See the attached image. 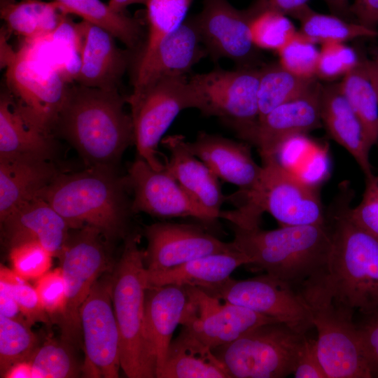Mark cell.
Wrapping results in <instances>:
<instances>
[{
	"label": "cell",
	"mask_w": 378,
	"mask_h": 378,
	"mask_svg": "<svg viewBox=\"0 0 378 378\" xmlns=\"http://www.w3.org/2000/svg\"><path fill=\"white\" fill-rule=\"evenodd\" d=\"M125 102L118 89L69 85L54 129L74 147L87 168L115 172L124 152L134 144Z\"/></svg>",
	"instance_id": "6da1fadb"
},
{
	"label": "cell",
	"mask_w": 378,
	"mask_h": 378,
	"mask_svg": "<svg viewBox=\"0 0 378 378\" xmlns=\"http://www.w3.org/2000/svg\"><path fill=\"white\" fill-rule=\"evenodd\" d=\"M354 196L343 181L326 209L331 250L325 278L337 301L361 314L378 306V237L351 218Z\"/></svg>",
	"instance_id": "7a4b0ae2"
},
{
	"label": "cell",
	"mask_w": 378,
	"mask_h": 378,
	"mask_svg": "<svg viewBox=\"0 0 378 378\" xmlns=\"http://www.w3.org/2000/svg\"><path fill=\"white\" fill-rule=\"evenodd\" d=\"M237 250L250 260L251 270L283 280L296 289L327 271L330 235L324 224L281 226L264 230L259 225H232Z\"/></svg>",
	"instance_id": "3957f363"
},
{
	"label": "cell",
	"mask_w": 378,
	"mask_h": 378,
	"mask_svg": "<svg viewBox=\"0 0 378 378\" xmlns=\"http://www.w3.org/2000/svg\"><path fill=\"white\" fill-rule=\"evenodd\" d=\"M126 178L115 172L87 168L58 174L38 195L67 222L71 230L90 226L107 241L125 239L132 202Z\"/></svg>",
	"instance_id": "277c9868"
},
{
	"label": "cell",
	"mask_w": 378,
	"mask_h": 378,
	"mask_svg": "<svg viewBox=\"0 0 378 378\" xmlns=\"http://www.w3.org/2000/svg\"><path fill=\"white\" fill-rule=\"evenodd\" d=\"M257 185L248 192L230 195L244 200L237 209L226 211L231 223L244 227L259 225L263 212L269 213L281 226L324 224L326 209L317 188L300 178L278 158L262 163Z\"/></svg>",
	"instance_id": "5b68a950"
},
{
	"label": "cell",
	"mask_w": 378,
	"mask_h": 378,
	"mask_svg": "<svg viewBox=\"0 0 378 378\" xmlns=\"http://www.w3.org/2000/svg\"><path fill=\"white\" fill-rule=\"evenodd\" d=\"M324 272L297 288L310 310L319 359L328 378H372L357 330L355 312L337 301Z\"/></svg>",
	"instance_id": "8992f818"
},
{
	"label": "cell",
	"mask_w": 378,
	"mask_h": 378,
	"mask_svg": "<svg viewBox=\"0 0 378 378\" xmlns=\"http://www.w3.org/2000/svg\"><path fill=\"white\" fill-rule=\"evenodd\" d=\"M120 258L111 274V298L120 348V367L130 378H153L144 345V307L148 288L144 251L140 234L130 232L124 239Z\"/></svg>",
	"instance_id": "52a82bcc"
},
{
	"label": "cell",
	"mask_w": 378,
	"mask_h": 378,
	"mask_svg": "<svg viewBox=\"0 0 378 378\" xmlns=\"http://www.w3.org/2000/svg\"><path fill=\"white\" fill-rule=\"evenodd\" d=\"M259 80L258 69H215L192 76L188 85L197 109L206 116L217 117L253 146L259 122Z\"/></svg>",
	"instance_id": "ba28073f"
},
{
	"label": "cell",
	"mask_w": 378,
	"mask_h": 378,
	"mask_svg": "<svg viewBox=\"0 0 378 378\" xmlns=\"http://www.w3.org/2000/svg\"><path fill=\"white\" fill-rule=\"evenodd\" d=\"M307 334L272 321L213 349L231 378H283L293 374Z\"/></svg>",
	"instance_id": "9c48e42d"
},
{
	"label": "cell",
	"mask_w": 378,
	"mask_h": 378,
	"mask_svg": "<svg viewBox=\"0 0 378 378\" xmlns=\"http://www.w3.org/2000/svg\"><path fill=\"white\" fill-rule=\"evenodd\" d=\"M131 108L137 156L155 170L165 164L158 157V145L173 121L185 109L196 108L186 76L160 78L127 97Z\"/></svg>",
	"instance_id": "30bf717a"
},
{
	"label": "cell",
	"mask_w": 378,
	"mask_h": 378,
	"mask_svg": "<svg viewBox=\"0 0 378 378\" xmlns=\"http://www.w3.org/2000/svg\"><path fill=\"white\" fill-rule=\"evenodd\" d=\"M69 233L59 258L66 284V304L59 319L61 338L73 346L82 336L80 312L96 281L109 269L104 238L90 226Z\"/></svg>",
	"instance_id": "8fae6325"
},
{
	"label": "cell",
	"mask_w": 378,
	"mask_h": 378,
	"mask_svg": "<svg viewBox=\"0 0 378 378\" xmlns=\"http://www.w3.org/2000/svg\"><path fill=\"white\" fill-rule=\"evenodd\" d=\"M203 290L284 323L300 333L307 334L314 328L310 310L298 290L270 274L244 280L230 277L221 284Z\"/></svg>",
	"instance_id": "7c38bea8"
},
{
	"label": "cell",
	"mask_w": 378,
	"mask_h": 378,
	"mask_svg": "<svg viewBox=\"0 0 378 378\" xmlns=\"http://www.w3.org/2000/svg\"><path fill=\"white\" fill-rule=\"evenodd\" d=\"M10 93L22 115L40 130L50 134L63 106L68 86L57 71L20 48L7 66Z\"/></svg>",
	"instance_id": "4fadbf2b"
},
{
	"label": "cell",
	"mask_w": 378,
	"mask_h": 378,
	"mask_svg": "<svg viewBox=\"0 0 378 378\" xmlns=\"http://www.w3.org/2000/svg\"><path fill=\"white\" fill-rule=\"evenodd\" d=\"M86 377L117 378L120 367V334L111 298V274L101 276L80 312Z\"/></svg>",
	"instance_id": "5bb4252c"
},
{
	"label": "cell",
	"mask_w": 378,
	"mask_h": 378,
	"mask_svg": "<svg viewBox=\"0 0 378 378\" xmlns=\"http://www.w3.org/2000/svg\"><path fill=\"white\" fill-rule=\"evenodd\" d=\"M185 288L188 302L181 325L212 350L236 340L260 325L276 321L222 300L197 287Z\"/></svg>",
	"instance_id": "9a60e30c"
},
{
	"label": "cell",
	"mask_w": 378,
	"mask_h": 378,
	"mask_svg": "<svg viewBox=\"0 0 378 378\" xmlns=\"http://www.w3.org/2000/svg\"><path fill=\"white\" fill-rule=\"evenodd\" d=\"M125 178L134 194L132 212L160 218L190 217L209 225L216 223L188 195L165 167L155 170L137 156L130 164Z\"/></svg>",
	"instance_id": "2e32d148"
},
{
	"label": "cell",
	"mask_w": 378,
	"mask_h": 378,
	"mask_svg": "<svg viewBox=\"0 0 378 378\" xmlns=\"http://www.w3.org/2000/svg\"><path fill=\"white\" fill-rule=\"evenodd\" d=\"M147 248L144 263L148 273L165 271L197 258L228 252L236 248L191 223L159 222L144 230Z\"/></svg>",
	"instance_id": "e0dca14e"
},
{
	"label": "cell",
	"mask_w": 378,
	"mask_h": 378,
	"mask_svg": "<svg viewBox=\"0 0 378 378\" xmlns=\"http://www.w3.org/2000/svg\"><path fill=\"white\" fill-rule=\"evenodd\" d=\"M253 14L252 7L239 10L227 0H204L195 18L207 55L214 61L227 58L240 67H251L256 57L250 34Z\"/></svg>",
	"instance_id": "ac0fdd59"
},
{
	"label": "cell",
	"mask_w": 378,
	"mask_h": 378,
	"mask_svg": "<svg viewBox=\"0 0 378 378\" xmlns=\"http://www.w3.org/2000/svg\"><path fill=\"white\" fill-rule=\"evenodd\" d=\"M321 85L316 80L301 95L276 107L259 120L253 146L262 163L277 158L292 139L320 128Z\"/></svg>",
	"instance_id": "d6986e66"
},
{
	"label": "cell",
	"mask_w": 378,
	"mask_h": 378,
	"mask_svg": "<svg viewBox=\"0 0 378 378\" xmlns=\"http://www.w3.org/2000/svg\"><path fill=\"white\" fill-rule=\"evenodd\" d=\"M206 55L195 16L186 18L176 29L162 38L149 55L136 60L132 92H139L160 78L186 76Z\"/></svg>",
	"instance_id": "ffe728a7"
},
{
	"label": "cell",
	"mask_w": 378,
	"mask_h": 378,
	"mask_svg": "<svg viewBox=\"0 0 378 378\" xmlns=\"http://www.w3.org/2000/svg\"><path fill=\"white\" fill-rule=\"evenodd\" d=\"M188 302L185 286H148L145 296L144 345L155 377L164 363L172 338Z\"/></svg>",
	"instance_id": "44dd1931"
},
{
	"label": "cell",
	"mask_w": 378,
	"mask_h": 378,
	"mask_svg": "<svg viewBox=\"0 0 378 378\" xmlns=\"http://www.w3.org/2000/svg\"><path fill=\"white\" fill-rule=\"evenodd\" d=\"M169 151L165 167L188 195L215 222L227 202L218 178L190 150L184 136L174 134L162 139Z\"/></svg>",
	"instance_id": "7402d4cb"
},
{
	"label": "cell",
	"mask_w": 378,
	"mask_h": 378,
	"mask_svg": "<svg viewBox=\"0 0 378 378\" xmlns=\"http://www.w3.org/2000/svg\"><path fill=\"white\" fill-rule=\"evenodd\" d=\"M188 146L218 178L237 186L239 192H248L257 185L262 166L255 162L249 144L200 132Z\"/></svg>",
	"instance_id": "603a6c76"
},
{
	"label": "cell",
	"mask_w": 378,
	"mask_h": 378,
	"mask_svg": "<svg viewBox=\"0 0 378 378\" xmlns=\"http://www.w3.org/2000/svg\"><path fill=\"white\" fill-rule=\"evenodd\" d=\"M1 229L8 248L34 241L46 248L53 257L59 258L71 228L48 202L36 198L7 216L1 221Z\"/></svg>",
	"instance_id": "cb8c5ba5"
},
{
	"label": "cell",
	"mask_w": 378,
	"mask_h": 378,
	"mask_svg": "<svg viewBox=\"0 0 378 378\" xmlns=\"http://www.w3.org/2000/svg\"><path fill=\"white\" fill-rule=\"evenodd\" d=\"M82 40L81 67L76 83L102 90L118 89L130 55L120 49L106 30L82 20L78 23Z\"/></svg>",
	"instance_id": "d4e9b609"
},
{
	"label": "cell",
	"mask_w": 378,
	"mask_h": 378,
	"mask_svg": "<svg viewBox=\"0 0 378 378\" xmlns=\"http://www.w3.org/2000/svg\"><path fill=\"white\" fill-rule=\"evenodd\" d=\"M320 114L329 136L352 155L365 178L374 174L370 159L372 146L339 83L321 86Z\"/></svg>",
	"instance_id": "484cf974"
},
{
	"label": "cell",
	"mask_w": 378,
	"mask_h": 378,
	"mask_svg": "<svg viewBox=\"0 0 378 378\" xmlns=\"http://www.w3.org/2000/svg\"><path fill=\"white\" fill-rule=\"evenodd\" d=\"M54 150L50 134L29 122L9 92L0 99V162L50 160Z\"/></svg>",
	"instance_id": "4316f807"
},
{
	"label": "cell",
	"mask_w": 378,
	"mask_h": 378,
	"mask_svg": "<svg viewBox=\"0 0 378 378\" xmlns=\"http://www.w3.org/2000/svg\"><path fill=\"white\" fill-rule=\"evenodd\" d=\"M249 263V258L237 249L203 255L165 271L147 272L148 286L172 284L207 290L223 283L237 267Z\"/></svg>",
	"instance_id": "83f0119b"
},
{
	"label": "cell",
	"mask_w": 378,
	"mask_h": 378,
	"mask_svg": "<svg viewBox=\"0 0 378 378\" xmlns=\"http://www.w3.org/2000/svg\"><path fill=\"white\" fill-rule=\"evenodd\" d=\"M58 174L49 160L0 162V221L38 198Z\"/></svg>",
	"instance_id": "f1b7e54d"
},
{
	"label": "cell",
	"mask_w": 378,
	"mask_h": 378,
	"mask_svg": "<svg viewBox=\"0 0 378 378\" xmlns=\"http://www.w3.org/2000/svg\"><path fill=\"white\" fill-rule=\"evenodd\" d=\"M157 378H231L213 350L183 327L172 341Z\"/></svg>",
	"instance_id": "f546056e"
},
{
	"label": "cell",
	"mask_w": 378,
	"mask_h": 378,
	"mask_svg": "<svg viewBox=\"0 0 378 378\" xmlns=\"http://www.w3.org/2000/svg\"><path fill=\"white\" fill-rule=\"evenodd\" d=\"M0 7L1 18L7 30L21 36L24 41L48 36L67 15L53 0L14 1Z\"/></svg>",
	"instance_id": "4dcf8cb0"
},
{
	"label": "cell",
	"mask_w": 378,
	"mask_h": 378,
	"mask_svg": "<svg viewBox=\"0 0 378 378\" xmlns=\"http://www.w3.org/2000/svg\"><path fill=\"white\" fill-rule=\"evenodd\" d=\"M66 14H74L83 20L101 27L128 48H136L141 38L142 29L137 20L125 13L113 10L101 0H53Z\"/></svg>",
	"instance_id": "1f68e13d"
},
{
	"label": "cell",
	"mask_w": 378,
	"mask_h": 378,
	"mask_svg": "<svg viewBox=\"0 0 378 378\" xmlns=\"http://www.w3.org/2000/svg\"><path fill=\"white\" fill-rule=\"evenodd\" d=\"M339 85L372 147L378 143V99L365 60L346 74Z\"/></svg>",
	"instance_id": "d6a6232c"
},
{
	"label": "cell",
	"mask_w": 378,
	"mask_h": 378,
	"mask_svg": "<svg viewBox=\"0 0 378 378\" xmlns=\"http://www.w3.org/2000/svg\"><path fill=\"white\" fill-rule=\"evenodd\" d=\"M316 78L299 77L278 64L260 69L258 86L259 120L276 107L305 92Z\"/></svg>",
	"instance_id": "836d02e7"
},
{
	"label": "cell",
	"mask_w": 378,
	"mask_h": 378,
	"mask_svg": "<svg viewBox=\"0 0 378 378\" xmlns=\"http://www.w3.org/2000/svg\"><path fill=\"white\" fill-rule=\"evenodd\" d=\"M296 19L300 22L299 31L314 43H344L356 38L373 37L378 34L376 29L368 28L358 22H347L337 15L316 13L309 6L302 11Z\"/></svg>",
	"instance_id": "e575fe53"
},
{
	"label": "cell",
	"mask_w": 378,
	"mask_h": 378,
	"mask_svg": "<svg viewBox=\"0 0 378 378\" xmlns=\"http://www.w3.org/2000/svg\"><path fill=\"white\" fill-rule=\"evenodd\" d=\"M192 1L193 0H147L146 6L148 35L138 59L149 55L162 38L184 22Z\"/></svg>",
	"instance_id": "d590c367"
},
{
	"label": "cell",
	"mask_w": 378,
	"mask_h": 378,
	"mask_svg": "<svg viewBox=\"0 0 378 378\" xmlns=\"http://www.w3.org/2000/svg\"><path fill=\"white\" fill-rule=\"evenodd\" d=\"M251 7L250 34L256 48L277 52L297 34L298 31L287 15L262 8L258 1Z\"/></svg>",
	"instance_id": "8d00e7d4"
},
{
	"label": "cell",
	"mask_w": 378,
	"mask_h": 378,
	"mask_svg": "<svg viewBox=\"0 0 378 378\" xmlns=\"http://www.w3.org/2000/svg\"><path fill=\"white\" fill-rule=\"evenodd\" d=\"M37 344V336L23 317L10 318L0 314L1 377L15 363L29 360Z\"/></svg>",
	"instance_id": "74e56055"
},
{
	"label": "cell",
	"mask_w": 378,
	"mask_h": 378,
	"mask_svg": "<svg viewBox=\"0 0 378 378\" xmlns=\"http://www.w3.org/2000/svg\"><path fill=\"white\" fill-rule=\"evenodd\" d=\"M73 346L62 338H47L29 358L32 365L33 378L78 377L81 370L76 363Z\"/></svg>",
	"instance_id": "f35d334b"
},
{
	"label": "cell",
	"mask_w": 378,
	"mask_h": 378,
	"mask_svg": "<svg viewBox=\"0 0 378 378\" xmlns=\"http://www.w3.org/2000/svg\"><path fill=\"white\" fill-rule=\"evenodd\" d=\"M315 44L298 31L290 42L276 52L279 63L299 77L316 78L319 50Z\"/></svg>",
	"instance_id": "ab89813d"
},
{
	"label": "cell",
	"mask_w": 378,
	"mask_h": 378,
	"mask_svg": "<svg viewBox=\"0 0 378 378\" xmlns=\"http://www.w3.org/2000/svg\"><path fill=\"white\" fill-rule=\"evenodd\" d=\"M53 255L39 243L30 241L9 248L12 270L25 280H36L48 272Z\"/></svg>",
	"instance_id": "60d3db41"
},
{
	"label": "cell",
	"mask_w": 378,
	"mask_h": 378,
	"mask_svg": "<svg viewBox=\"0 0 378 378\" xmlns=\"http://www.w3.org/2000/svg\"><path fill=\"white\" fill-rule=\"evenodd\" d=\"M0 278L10 284L20 313L27 323L31 326L36 323L50 326L52 323L43 309L34 286L3 265L0 267Z\"/></svg>",
	"instance_id": "b9f144b4"
},
{
	"label": "cell",
	"mask_w": 378,
	"mask_h": 378,
	"mask_svg": "<svg viewBox=\"0 0 378 378\" xmlns=\"http://www.w3.org/2000/svg\"><path fill=\"white\" fill-rule=\"evenodd\" d=\"M360 62L356 51L344 43H322L319 50L316 77L333 80L344 76Z\"/></svg>",
	"instance_id": "7bdbcfd3"
},
{
	"label": "cell",
	"mask_w": 378,
	"mask_h": 378,
	"mask_svg": "<svg viewBox=\"0 0 378 378\" xmlns=\"http://www.w3.org/2000/svg\"><path fill=\"white\" fill-rule=\"evenodd\" d=\"M34 288L52 322L57 323L66 304V284L62 267L49 270L36 279Z\"/></svg>",
	"instance_id": "ee69618b"
},
{
	"label": "cell",
	"mask_w": 378,
	"mask_h": 378,
	"mask_svg": "<svg viewBox=\"0 0 378 378\" xmlns=\"http://www.w3.org/2000/svg\"><path fill=\"white\" fill-rule=\"evenodd\" d=\"M353 220L378 237V174L365 178V188L358 206L351 209Z\"/></svg>",
	"instance_id": "f6af8a7d"
},
{
	"label": "cell",
	"mask_w": 378,
	"mask_h": 378,
	"mask_svg": "<svg viewBox=\"0 0 378 378\" xmlns=\"http://www.w3.org/2000/svg\"><path fill=\"white\" fill-rule=\"evenodd\" d=\"M359 314V320H355L358 335L370 363L374 377H378V306Z\"/></svg>",
	"instance_id": "bcb514c9"
},
{
	"label": "cell",
	"mask_w": 378,
	"mask_h": 378,
	"mask_svg": "<svg viewBox=\"0 0 378 378\" xmlns=\"http://www.w3.org/2000/svg\"><path fill=\"white\" fill-rule=\"evenodd\" d=\"M293 374L295 378H328L318 357L316 340H306Z\"/></svg>",
	"instance_id": "7dc6e473"
},
{
	"label": "cell",
	"mask_w": 378,
	"mask_h": 378,
	"mask_svg": "<svg viewBox=\"0 0 378 378\" xmlns=\"http://www.w3.org/2000/svg\"><path fill=\"white\" fill-rule=\"evenodd\" d=\"M350 13L356 18L358 23L375 29L378 24V0H354Z\"/></svg>",
	"instance_id": "c3c4849f"
},
{
	"label": "cell",
	"mask_w": 378,
	"mask_h": 378,
	"mask_svg": "<svg viewBox=\"0 0 378 378\" xmlns=\"http://www.w3.org/2000/svg\"><path fill=\"white\" fill-rule=\"evenodd\" d=\"M310 0H258L260 5L265 8L280 12L286 15L295 18L307 7Z\"/></svg>",
	"instance_id": "681fc988"
},
{
	"label": "cell",
	"mask_w": 378,
	"mask_h": 378,
	"mask_svg": "<svg viewBox=\"0 0 378 378\" xmlns=\"http://www.w3.org/2000/svg\"><path fill=\"white\" fill-rule=\"evenodd\" d=\"M19 314H21L10 284L0 278V314L18 318Z\"/></svg>",
	"instance_id": "f907efd6"
},
{
	"label": "cell",
	"mask_w": 378,
	"mask_h": 378,
	"mask_svg": "<svg viewBox=\"0 0 378 378\" xmlns=\"http://www.w3.org/2000/svg\"><path fill=\"white\" fill-rule=\"evenodd\" d=\"M4 378H33L32 365L29 360L13 365L3 375Z\"/></svg>",
	"instance_id": "816d5d0a"
},
{
	"label": "cell",
	"mask_w": 378,
	"mask_h": 378,
	"mask_svg": "<svg viewBox=\"0 0 378 378\" xmlns=\"http://www.w3.org/2000/svg\"><path fill=\"white\" fill-rule=\"evenodd\" d=\"M328 6L330 10L335 15L342 18H346L350 13V5L349 0H324Z\"/></svg>",
	"instance_id": "f5cc1de1"
},
{
	"label": "cell",
	"mask_w": 378,
	"mask_h": 378,
	"mask_svg": "<svg viewBox=\"0 0 378 378\" xmlns=\"http://www.w3.org/2000/svg\"><path fill=\"white\" fill-rule=\"evenodd\" d=\"M4 31H1V66H8L15 59L16 52L6 43Z\"/></svg>",
	"instance_id": "db71d44e"
},
{
	"label": "cell",
	"mask_w": 378,
	"mask_h": 378,
	"mask_svg": "<svg viewBox=\"0 0 378 378\" xmlns=\"http://www.w3.org/2000/svg\"><path fill=\"white\" fill-rule=\"evenodd\" d=\"M365 64L378 99V59L372 61L365 60Z\"/></svg>",
	"instance_id": "11a10c76"
},
{
	"label": "cell",
	"mask_w": 378,
	"mask_h": 378,
	"mask_svg": "<svg viewBox=\"0 0 378 378\" xmlns=\"http://www.w3.org/2000/svg\"><path fill=\"white\" fill-rule=\"evenodd\" d=\"M147 0H109L108 6L115 11L125 13L127 6L132 4H145Z\"/></svg>",
	"instance_id": "9f6ffc18"
},
{
	"label": "cell",
	"mask_w": 378,
	"mask_h": 378,
	"mask_svg": "<svg viewBox=\"0 0 378 378\" xmlns=\"http://www.w3.org/2000/svg\"><path fill=\"white\" fill-rule=\"evenodd\" d=\"M15 0H0V6L13 2Z\"/></svg>",
	"instance_id": "6f0895ef"
}]
</instances>
